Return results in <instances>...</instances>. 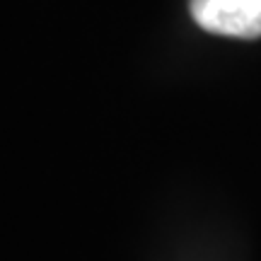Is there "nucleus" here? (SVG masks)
Instances as JSON below:
<instances>
[{"instance_id": "1", "label": "nucleus", "mask_w": 261, "mask_h": 261, "mask_svg": "<svg viewBox=\"0 0 261 261\" xmlns=\"http://www.w3.org/2000/svg\"><path fill=\"white\" fill-rule=\"evenodd\" d=\"M189 10L196 24L211 34L261 37V0H189Z\"/></svg>"}]
</instances>
